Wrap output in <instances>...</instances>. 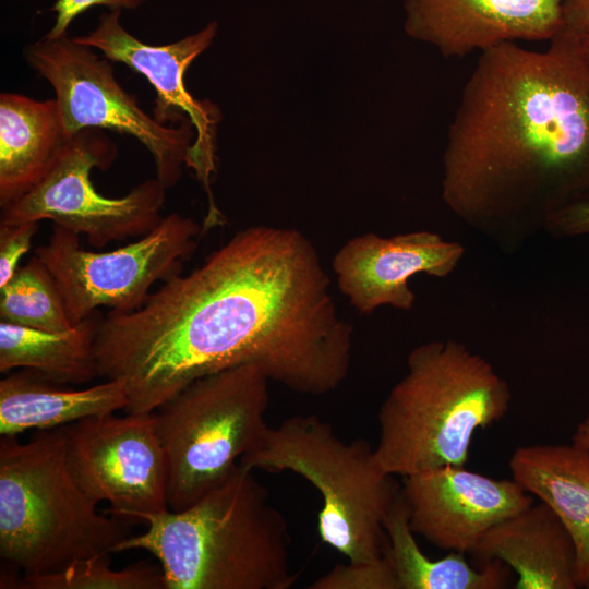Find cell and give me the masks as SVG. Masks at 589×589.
Masks as SVG:
<instances>
[{
  "label": "cell",
  "mask_w": 589,
  "mask_h": 589,
  "mask_svg": "<svg viewBox=\"0 0 589 589\" xmlns=\"http://www.w3.org/2000/svg\"><path fill=\"white\" fill-rule=\"evenodd\" d=\"M329 285L302 232L245 228L137 310L101 318L98 376L123 384L127 413L153 412L193 381L249 363L296 393L327 394L347 377L352 346Z\"/></svg>",
  "instance_id": "6da1fadb"
},
{
  "label": "cell",
  "mask_w": 589,
  "mask_h": 589,
  "mask_svg": "<svg viewBox=\"0 0 589 589\" xmlns=\"http://www.w3.org/2000/svg\"><path fill=\"white\" fill-rule=\"evenodd\" d=\"M549 43L481 52L447 132L442 200L504 253L589 193V64L574 32Z\"/></svg>",
  "instance_id": "7a4b0ae2"
},
{
  "label": "cell",
  "mask_w": 589,
  "mask_h": 589,
  "mask_svg": "<svg viewBox=\"0 0 589 589\" xmlns=\"http://www.w3.org/2000/svg\"><path fill=\"white\" fill-rule=\"evenodd\" d=\"M238 465L190 507L144 514L146 532L116 552L145 550L164 573L165 589H288L290 537L267 489Z\"/></svg>",
  "instance_id": "3957f363"
},
{
  "label": "cell",
  "mask_w": 589,
  "mask_h": 589,
  "mask_svg": "<svg viewBox=\"0 0 589 589\" xmlns=\"http://www.w3.org/2000/svg\"><path fill=\"white\" fill-rule=\"evenodd\" d=\"M510 400L508 383L464 344L419 345L380 407L376 464L401 477L465 466L476 431L502 420Z\"/></svg>",
  "instance_id": "277c9868"
},
{
  "label": "cell",
  "mask_w": 589,
  "mask_h": 589,
  "mask_svg": "<svg viewBox=\"0 0 589 589\" xmlns=\"http://www.w3.org/2000/svg\"><path fill=\"white\" fill-rule=\"evenodd\" d=\"M97 504L69 469L63 426L37 430L26 443L1 435L0 557L24 576L115 553L131 531Z\"/></svg>",
  "instance_id": "5b68a950"
},
{
  "label": "cell",
  "mask_w": 589,
  "mask_h": 589,
  "mask_svg": "<svg viewBox=\"0 0 589 589\" xmlns=\"http://www.w3.org/2000/svg\"><path fill=\"white\" fill-rule=\"evenodd\" d=\"M239 465L303 477L322 497L317 524L323 542L350 562L385 556L384 521L401 485L378 467L366 440L344 442L318 417L294 416L269 426L261 446Z\"/></svg>",
  "instance_id": "8992f818"
},
{
  "label": "cell",
  "mask_w": 589,
  "mask_h": 589,
  "mask_svg": "<svg viewBox=\"0 0 589 589\" xmlns=\"http://www.w3.org/2000/svg\"><path fill=\"white\" fill-rule=\"evenodd\" d=\"M271 380L256 364L200 377L158 406L168 509L179 512L223 483L263 443Z\"/></svg>",
  "instance_id": "52a82bcc"
},
{
  "label": "cell",
  "mask_w": 589,
  "mask_h": 589,
  "mask_svg": "<svg viewBox=\"0 0 589 589\" xmlns=\"http://www.w3.org/2000/svg\"><path fill=\"white\" fill-rule=\"evenodd\" d=\"M25 58L51 85L69 136L87 128L130 135L151 153L156 178L166 190L179 182L195 139L189 118L168 127L147 115L116 80L113 62L68 33L41 37L25 49Z\"/></svg>",
  "instance_id": "ba28073f"
},
{
  "label": "cell",
  "mask_w": 589,
  "mask_h": 589,
  "mask_svg": "<svg viewBox=\"0 0 589 589\" xmlns=\"http://www.w3.org/2000/svg\"><path fill=\"white\" fill-rule=\"evenodd\" d=\"M201 235L202 226L191 217L170 213L134 242L95 252L81 248L79 233L53 225L34 255L53 275L76 325L100 306L120 313L141 308L155 283L182 273Z\"/></svg>",
  "instance_id": "9c48e42d"
},
{
  "label": "cell",
  "mask_w": 589,
  "mask_h": 589,
  "mask_svg": "<svg viewBox=\"0 0 589 589\" xmlns=\"http://www.w3.org/2000/svg\"><path fill=\"white\" fill-rule=\"evenodd\" d=\"M117 155L116 144L101 129L79 131L43 180L1 208L0 224L49 219L84 233L94 248L148 233L164 217L166 189L157 178L139 183L121 197L104 196L93 185V168L106 170Z\"/></svg>",
  "instance_id": "30bf717a"
},
{
  "label": "cell",
  "mask_w": 589,
  "mask_h": 589,
  "mask_svg": "<svg viewBox=\"0 0 589 589\" xmlns=\"http://www.w3.org/2000/svg\"><path fill=\"white\" fill-rule=\"evenodd\" d=\"M122 11H109L99 16L96 27L74 39L98 49L112 62H120L142 74L156 92L153 117L160 123L178 124L189 118L195 139L189 148L185 166L193 169L207 195V214L203 235L224 223L211 191L217 170V130L223 115L216 104L199 100L185 88L184 74L191 63L214 41L218 23L167 45H148L130 34L121 24Z\"/></svg>",
  "instance_id": "8fae6325"
},
{
  "label": "cell",
  "mask_w": 589,
  "mask_h": 589,
  "mask_svg": "<svg viewBox=\"0 0 589 589\" xmlns=\"http://www.w3.org/2000/svg\"><path fill=\"white\" fill-rule=\"evenodd\" d=\"M65 457L80 488L106 512L139 520L168 510L167 461L154 412L91 417L63 426Z\"/></svg>",
  "instance_id": "7c38bea8"
},
{
  "label": "cell",
  "mask_w": 589,
  "mask_h": 589,
  "mask_svg": "<svg viewBox=\"0 0 589 589\" xmlns=\"http://www.w3.org/2000/svg\"><path fill=\"white\" fill-rule=\"evenodd\" d=\"M401 492L414 534L462 554L472 553L495 525L533 504L515 479H494L465 466L402 477Z\"/></svg>",
  "instance_id": "4fadbf2b"
},
{
  "label": "cell",
  "mask_w": 589,
  "mask_h": 589,
  "mask_svg": "<svg viewBox=\"0 0 589 589\" xmlns=\"http://www.w3.org/2000/svg\"><path fill=\"white\" fill-rule=\"evenodd\" d=\"M465 247L428 230L383 238L368 232L348 240L333 259L339 290L361 314L389 305L410 311L416 294L409 279L417 274L436 278L450 275Z\"/></svg>",
  "instance_id": "5bb4252c"
},
{
  "label": "cell",
  "mask_w": 589,
  "mask_h": 589,
  "mask_svg": "<svg viewBox=\"0 0 589 589\" xmlns=\"http://www.w3.org/2000/svg\"><path fill=\"white\" fill-rule=\"evenodd\" d=\"M564 0H404L405 33L447 58L503 43L550 40L563 27Z\"/></svg>",
  "instance_id": "9a60e30c"
},
{
  "label": "cell",
  "mask_w": 589,
  "mask_h": 589,
  "mask_svg": "<svg viewBox=\"0 0 589 589\" xmlns=\"http://www.w3.org/2000/svg\"><path fill=\"white\" fill-rule=\"evenodd\" d=\"M471 554L481 565H507L517 575L516 589L579 588L573 539L541 501L491 528Z\"/></svg>",
  "instance_id": "2e32d148"
},
{
  "label": "cell",
  "mask_w": 589,
  "mask_h": 589,
  "mask_svg": "<svg viewBox=\"0 0 589 589\" xmlns=\"http://www.w3.org/2000/svg\"><path fill=\"white\" fill-rule=\"evenodd\" d=\"M509 468L529 494L545 503L569 532L578 587L589 581V450L570 444L522 445Z\"/></svg>",
  "instance_id": "e0dca14e"
},
{
  "label": "cell",
  "mask_w": 589,
  "mask_h": 589,
  "mask_svg": "<svg viewBox=\"0 0 589 589\" xmlns=\"http://www.w3.org/2000/svg\"><path fill=\"white\" fill-rule=\"evenodd\" d=\"M72 137L55 98L0 94V206L32 190L52 168Z\"/></svg>",
  "instance_id": "ac0fdd59"
},
{
  "label": "cell",
  "mask_w": 589,
  "mask_h": 589,
  "mask_svg": "<svg viewBox=\"0 0 589 589\" xmlns=\"http://www.w3.org/2000/svg\"><path fill=\"white\" fill-rule=\"evenodd\" d=\"M128 405L123 384L107 380L84 389H69L28 370L0 381V434L52 430L91 417L111 414Z\"/></svg>",
  "instance_id": "d6986e66"
},
{
  "label": "cell",
  "mask_w": 589,
  "mask_h": 589,
  "mask_svg": "<svg viewBox=\"0 0 589 589\" xmlns=\"http://www.w3.org/2000/svg\"><path fill=\"white\" fill-rule=\"evenodd\" d=\"M98 311L72 328L49 332L0 322V372L32 370L57 384H81L98 376L95 341Z\"/></svg>",
  "instance_id": "ffe728a7"
},
{
  "label": "cell",
  "mask_w": 589,
  "mask_h": 589,
  "mask_svg": "<svg viewBox=\"0 0 589 589\" xmlns=\"http://www.w3.org/2000/svg\"><path fill=\"white\" fill-rule=\"evenodd\" d=\"M384 528L386 554L399 589H500L508 584L510 568L501 561L474 568L462 553L449 552L440 560L426 556L410 527L401 489L386 515Z\"/></svg>",
  "instance_id": "44dd1931"
},
{
  "label": "cell",
  "mask_w": 589,
  "mask_h": 589,
  "mask_svg": "<svg viewBox=\"0 0 589 589\" xmlns=\"http://www.w3.org/2000/svg\"><path fill=\"white\" fill-rule=\"evenodd\" d=\"M0 318L49 332L74 326L53 275L36 255L0 288Z\"/></svg>",
  "instance_id": "7402d4cb"
},
{
  "label": "cell",
  "mask_w": 589,
  "mask_h": 589,
  "mask_svg": "<svg viewBox=\"0 0 589 589\" xmlns=\"http://www.w3.org/2000/svg\"><path fill=\"white\" fill-rule=\"evenodd\" d=\"M15 588L23 589H165L163 569L140 561L122 569H112L110 554L71 563L45 575L24 576Z\"/></svg>",
  "instance_id": "603a6c76"
},
{
  "label": "cell",
  "mask_w": 589,
  "mask_h": 589,
  "mask_svg": "<svg viewBox=\"0 0 589 589\" xmlns=\"http://www.w3.org/2000/svg\"><path fill=\"white\" fill-rule=\"evenodd\" d=\"M311 589H399L398 580L387 554L374 562L338 564L316 579Z\"/></svg>",
  "instance_id": "cb8c5ba5"
},
{
  "label": "cell",
  "mask_w": 589,
  "mask_h": 589,
  "mask_svg": "<svg viewBox=\"0 0 589 589\" xmlns=\"http://www.w3.org/2000/svg\"><path fill=\"white\" fill-rule=\"evenodd\" d=\"M39 223L0 224V288L17 271L20 260L29 251Z\"/></svg>",
  "instance_id": "d4e9b609"
},
{
  "label": "cell",
  "mask_w": 589,
  "mask_h": 589,
  "mask_svg": "<svg viewBox=\"0 0 589 589\" xmlns=\"http://www.w3.org/2000/svg\"><path fill=\"white\" fill-rule=\"evenodd\" d=\"M147 0H56L50 11L56 19L50 31L45 35L57 38L68 33L70 24L81 14L94 7H106L109 11L135 10Z\"/></svg>",
  "instance_id": "484cf974"
},
{
  "label": "cell",
  "mask_w": 589,
  "mask_h": 589,
  "mask_svg": "<svg viewBox=\"0 0 589 589\" xmlns=\"http://www.w3.org/2000/svg\"><path fill=\"white\" fill-rule=\"evenodd\" d=\"M543 231L556 239L589 235V193L552 213Z\"/></svg>",
  "instance_id": "4316f807"
},
{
  "label": "cell",
  "mask_w": 589,
  "mask_h": 589,
  "mask_svg": "<svg viewBox=\"0 0 589 589\" xmlns=\"http://www.w3.org/2000/svg\"><path fill=\"white\" fill-rule=\"evenodd\" d=\"M564 27L579 36L589 35V0H564Z\"/></svg>",
  "instance_id": "83f0119b"
},
{
  "label": "cell",
  "mask_w": 589,
  "mask_h": 589,
  "mask_svg": "<svg viewBox=\"0 0 589 589\" xmlns=\"http://www.w3.org/2000/svg\"><path fill=\"white\" fill-rule=\"evenodd\" d=\"M572 443L589 450V413L578 423Z\"/></svg>",
  "instance_id": "f1b7e54d"
},
{
  "label": "cell",
  "mask_w": 589,
  "mask_h": 589,
  "mask_svg": "<svg viewBox=\"0 0 589 589\" xmlns=\"http://www.w3.org/2000/svg\"><path fill=\"white\" fill-rule=\"evenodd\" d=\"M579 37H580V44H581V49H582L584 57H585L586 61L589 64V35L588 36H579Z\"/></svg>",
  "instance_id": "f546056e"
}]
</instances>
